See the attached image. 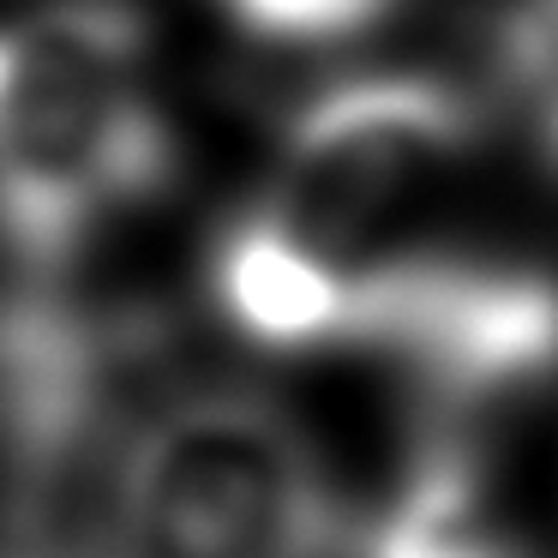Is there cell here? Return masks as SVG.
I'll use <instances>...</instances> for the list:
<instances>
[{
	"label": "cell",
	"instance_id": "obj_1",
	"mask_svg": "<svg viewBox=\"0 0 558 558\" xmlns=\"http://www.w3.org/2000/svg\"><path fill=\"white\" fill-rule=\"evenodd\" d=\"M174 162L150 31L126 0H61L0 25V246L31 282H61L162 198Z\"/></svg>",
	"mask_w": 558,
	"mask_h": 558
},
{
	"label": "cell",
	"instance_id": "obj_2",
	"mask_svg": "<svg viewBox=\"0 0 558 558\" xmlns=\"http://www.w3.org/2000/svg\"><path fill=\"white\" fill-rule=\"evenodd\" d=\"M337 546L325 457L265 390H169L126 433L109 558H337Z\"/></svg>",
	"mask_w": 558,
	"mask_h": 558
},
{
	"label": "cell",
	"instance_id": "obj_3",
	"mask_svg": "<svg viewBox=\"0 0 558 558\" xmlns=\"http://www.w3.org/2000/svg\"><path fill=\"white\" fill-rule=\"evenodd\" d=\"M474 145L481 102L462 85L438 73H349L294 109L253 205L354 277H385L426 246V210Z\"/></svg>",
	"mask_w": 558,
	"mask_h": 558
},
{
	"label": "cell",
	"instance_id": "obj_4",
	"mask_svg": "<svg viewBox=\"0 0 558 558\" xmlns=\"http://www.w3.org/2000/svg\"><path fill=\"white\" fill-rule=\"evenodd\" d=\"M366 349L438 426L534 397L558 378V270L486 246H414L378 277Z\"/></svg>",
	"mask_w": 558,
	"mask_h": 558
},
{
	"label": "cell",
	"instance_id": "obj_5",
	"mask_svg": "<svg viewBox=\"0 0 558 558\" xmlns=\"http://www.w3.org/2000/svg\"><path fill=\"white\" fill-rule=\"evenodd\" d=\"M205 282L217 318L265 354L366 349L373 337L378 277H354L337 258L313 253L258 205H246L217 234Z\"/></svg>",
	"mask_w": 558,
	"mask_h": 558
},
{
	"label": "cell",
	"instance_id": "obj_6",
	"mask_svg": "<svg viewBox=\"0 0 558 558\" xmlns=\"http://www.w3.org/2000/svg\"><path fill=\"white\" fill-rule=\"evenodd\" d=\"M361 558H529V546L498 505L481 450L457 426H438L361 529Z\"/></svg>",
	"mask_w": 558,
	"mask_h": 558
},
{
	"label": "cell",
	"instance_id": "obj_7",
	"mask_svg": "<svg viewBox=\"0 0 558 558\" xmlns=\"http://www.w3.org/2000/svg\"><path fill=\"white\" fill-rule=\"evenodd\" d=\"M493 102L558 174V0H505L493 25Z\"/></svg>",
	"mask_w": 558,
	"mask_h": 558
},
{
	"label": "cell",
	"instance_id": "obj_8",
	"mask_svg": "<svg viewBox=\"0 0 558 558\" xmlns=\"http://www.w3.org/2000/svg\"><path fill=\"white\" fill-rule=\"evenodd\" d=\"M210 13L258 54H337L373 37L397 0H210Z\"/></svg>",
	"mask_w": 558,
	"mask_h": 558
}]
</instances>
